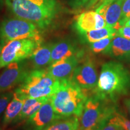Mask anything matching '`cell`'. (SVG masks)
<instances>
[{
    "label": "cell",
    "mask_w": 130,
    "mask_h": 130,
    "mask_svg": "<svg viewBox=\"0 0 130 130\" xmlns=\"http://www.w3.org/2000/svg\"><path fill=\"white\" fill-rule=\"evenodd\" d=\"M13 92H4L0 93V116L4 113L8 104L12 99Z\"/></svg>",
    "instance_id": "cb8c5ba5"
},
{
    "label": "cell",
    "mask_w": 130,
    "mask_h": 130,
    "mask_svg": "<svg viewBox=\"0 0 130 130\" xmlns=\"http://www.w3.org/2000/svg\"><path fill=\"white\" fill-rule=\"evenodd\" d=\"M90 0H68L69 6L73 10H78L84 7Z\"/></svg>",
    "instance_id": "d4e9b609"
},
{
    "label": "cell",
    "mask_w": 130,
    "mask_h": 130,
    "mask_svg": "<svg viewBox=\"0 0 130 130\" xmlns=\"http://www.w3.org/2000/svg\"><path fill=\"white\" fill-rule=\"evenodd\" d=\"M116 36L130 39V26H123L117 31Z\"/></svg>",
    "instance_id": "484cf974"
},
{
    "label": "cell",
    "mask_w": 130,
    "mask_h": 130,
    "mask_svg": "<svg viewBox=\"0 0 130 130\" xmlns=\"http://www.w3.org/2000/svg\"><path fill=\"white\" fill-rule=\"evenodd\" d=\"M109 122L118 125L123 129L130 130V120L118 111H116L114 116L110 119Z\"/></svg>",
    "instance_id": "7402d4cb"
},
{
    "label": "cell",
    "mask_w": 130,
    "mask_h": 130,
    "mask_svg": "<svg viewBox=\"0 0 130 130\" xmlns=\"http://www.w3.org/2000/svg\"><path fill=\"white\" fill-rule=\"evenodd\" d=\"M123 0H116L114 2L102 7H98L95 11L105 19L107 25L116 31L121 28L119 21L122 15V6Z\"/></svg>",
    "instance_id": "4fadbf2b"
},
{
    "label": "cell",
    "mask_w": 130,
    "mask_h": 130,
    "mask_svg": "<svg viewBox=\"0 0 130 130\" xmlns=\"http://www.w3.org/2000/svg\"><path fill=\"white\" fill-rule=\"evenodd\" d=\"M130 18V0H123L122 6V15L119 21L121 27L125 25L128 19Z\"/></svg>",
    "instance_id": "603a6c76"
},
{
    "label": "cell",
    "mask_w": 130,
    "mask_h": 130,
    "mask_svg": "<svg viewBox=\"0 0 130 130\" xmlns=\"http://www.w3.org/2000/svg\"><path fill=\"white\" fill-rule=\"evenodd\" d=\"M107 26L102 16L96 11L87 10L79 14L76 18L74 27L78 34L98 30Z\"/></svg>",
    "instance_id": "7c38bea8"
},
{
    "label": "cell",
    "mask_w": 130,
    "mask_h": 130,
    "mask_svg": "<svg viewBox=\"0 0 130 130\" xmlns=\"http://www.w3.org/2000/svg\"><path fill=\"white\" fill-rule=\"evenodd\" d=\"M130 91V72L122 63L111 61L102 65L95 93L116 102Z\"/></svg>",
    "instance_id": "7a4b0ae2"
},
{
    "label": "cell",
    "mask_w": 130,
    "mask_h": 130,
    "mask_svg": "<svg viewBox=\"0 0 130 130\" xmlns=\"http://www.w3.org/2000/svg\"><path fill=\"white\" fill-rule=\"evenodd\" d=\"M87 98L83 90L71 79L60 81L58 90L51 96L54 109L61 117L79 118Z\"/></svg>",
    "instance_id": "3957f363"
},
{
    "label": "cell",
    "mask_w": 130,
    "mask_h": 130,
    "mask_svg": "<svg viewBox=\"0 0 130 130\" xmlns=\"http://www.w3.org/2000/svg\"><path fill=\"white\" fill-rule=\"evenodd\" d=\"M80 57L81 56H74L60 60L50 64L47 71L51 77L59 81L71 79L79 64Z\"/></svg>",
    "instance_id": "8fae6325"
},
{
    "label": "cell",
    "mask_w": 130,
    "mask_h": 130,
    "mask_svg": "<svg viewBox=\"0 0 130 130\" xmlns=\"http://www.w3.org/2000/svg\"><path fill=\"white\" fill-rule=\"evenodd\" d=\"M39 28L35 24L15 17L0 22V40L6 43L23 39H41Z\"/></svg>",
    "instance_id": "8992f818"
},
{
    "label": "cell",
    "mask_w": 130,
    "mask_h": 130,
    "mask_svg": "<svg viewBox=\"0 0 130 130\" xmlns=\"http://www.w3.org/2000/svg\"><path fill=\"white\" fill-rule=\"evenodd\" d=\"M0 130H2V129H1V127H0Z\"/></svg>",
    "instance_id": "d590c367"
},
{
    "label": "cell",
    "mask_w": 130,
    "mask_h": 130,
    "mask_svg": "<svg viewBox=\"0 0 130 130\" xmlns=\"http://www.w3.org/2000/svg\"><path fill=\"white\" fill-rule=\"evenodd\" d=\"M115 37H109L102 39L98 41L90 43V50L93 53L98 54L102 53H104L110 46V43Z\"/></svg>",
    "instance_id": "44dd1931"
},
{
    "label": "cell",
    "mask_w": 130,
    "mask_h": 130,
    "mask_svg": "<svg viewBox=\"0 0 130 130\" xmlns=\"http://www.w3.org/2000/svg\"><path fill=\"white\" fill-rule=\"evenodd\" d=\"M79 128V117L74 115L59 119L44 130H78Z\"/></svg>",
    "instance_id": "ffe728a7"
},
{
    "label": "cell",
    "mask_w": 130,
    "mask_h": 130,
    "mask_svg": "<svg viewBox=\"0 0 130 130\" xmlns=\"http://www.w3.org/2000/svg\"><path fill=\"white\" fill-rule=\"evenodd\" d=\"M78 130H81V129H80V128H79V129H78Z\"/></svg>",
    "instance_id": "836d02e7"
},
{
    "label": "cell",
    "mask_w": 130,
    "mask_h": 130,
    "mask_svg": "<svg viewBox=\"0 0 130 130\" xmlns=\"http://www.w3.org/2000/svg\"><path fill=\"white\" fill-rule=\"evenodd\" d=\"M124 26H130V18L126 21V22Z\"/></svg>",
    "instance_id": "1f68e13d"
},
{
    "label": "cell",
    "mask_w": 130,
    "mask_h": 130,
    "mask_svg": "<svg viewBox=\"0 0 130 130\" xmlns=\"http://www.w3.org/2000/svg\"><path fill=\"white\" fill-rule=\"evenodd\" d=\"M117 111L115 102L95 93L87 98L79 117L81 130H101Z\"/></svg>",
    "instance_id": "277c9868"
},
{
    "label": "cell",
    "mask_w": 130,
    "mask_h": 130,
    "mask_svg": "<svg viewBox=\"0 0 130 130\" xmlns=\"http://www.w3.org/2000/svg\"><path fill=\"white\" fill-rule=\"evenodd\" d=\"M6 44V43H5V42H4L3 41H1V40H0V56H1V52H2L3 47H4V46Z\"/></svg>",
    "instance_id": "4dcf8cb0"
},
{
    "label": "cell",
    "mask_w": 130,
    "mask_h": 130,
    "mask_svg": "<svg viewBox=\"0 0 130 130\" xmlns=\"http://www.w3.org/2000/svg\"><path fill=\"white\" fill-rule=\"evenodd\" d=\"M49 98H27L24 101L23 107L19 113L17 120L29 119L47 100Z\"/></svg>",
    "instance_id": "ac0fdd59"
},
{
    "label": "cell",
    "mask_w": 130,
    "mask_h": 130,
    "mask_svg": "<svg viewBox=\"0 0 130 130\" xmlns=\"http://www.w3.org/2000/svg\"><path fill=\"white\" fill-rule=\"evenodd\" d=\"M25 99L17 91H14L12 99L8 104L3 115L2 122L4 125H8L13 122L16 121Z\"/></svg>",
    "instance_id": "2e32d148"
},
{
    "label": "cell",
    "mask_w": 130,
    "mask_h": 130,
    "mask_svg": "<svg viewBox=\"0 0 130 130\" xmlns=\"http://www.w3.org/2000/svg\"><path fill=\"white\" fill-rule=\"evenodd\" d=\"M60 86V81L51 77L47 69H36L28 72L15 90L25 98H50Z\"/></svg>",
    "instance_id": "5b68a950"
},
{
    "label": "cell",
    "mask_w": 130,
    "mask_h": 130,
    "mask_svg": "<svg viewBox=\"0 0 130 130\" xmlns=\"http://www.w3.org/2000/svg\"><path fill=\"white\" fill-rule=\"evenodd\" d=\"M117 31L115 29L107 25L105 27L98 30L79 33V35L83 41L91 43L107 37H115Z\"/></svg>",
    "instance_id": "d6986e66"
},
{
    "label": "cell",
    "mask_w": 130,
    "mask_h": 130,
    "mask_svg": "<svg viewBox=\"0 0 130 130\" xmlns=\"http://www.w3.org/2000/svg\"><path fill=\"white\" fill-rule=\"evenodd\" d=\"M100 1L101 0H90L84 7L86 10H88L91 9H95L98 4Z\"/></svg>",
    "instance_id": "4316f807"
},
{
    "label": "cell",
    "mask_w": 130,
    "mask_h": 130,
    "mask_svg": "<svg viewBox=\"0 0 130 130\" xmlns=\"http://www.w3.org/2000/svg\"><path fill=\"white\" fill-rule=\"evenodd\" d=\"M81 52L78 51L75 45L69 40H61L53 44L51 52V64L60 60L70 57L82 56Z\"/></svg>",
    "instance_id": "9a60e30c"
},
{
    "label": "cell",
    "mask_w": 130,
    "mask_h": 130,
    "mask_svg": "<svg viewBox=\"0 0 130 130\" xmlns=\"http://www.w3.org/2000/svg\"><path fill=\"white\" fill-rule=\"evenodd\" d=\"M42 42L41 38L16 39L7 42L3 47L0 56V69L11 63L21 62L30 58Z\"/></svg>",
    "instance_id": "52a82bcc"
},
{
    "label": "cell",
    "mask_w": 130,
    "mask_h": 130,
    "mask_svg": "<svg viewBox=\"0 0 130 130\" xmlns=\"http://www.w3.org/2000/svg\"><path fill=\"white\" fill-rule=\"evenodd\" d=\"M121 130H125V129H122H122H121Z\"/></svg>",
    "instance_id": "e575fe53"
},
{
    "label": "cell",
    "mask_w": 130,
    "mask_h": 130,
    "mask_svg": "<svg viewBox=\"0 0 130 130\" xmlns=\"http://www.w3.org/2000/svg\"><path fill=\"white\" fill-rule=\"evenodd\" d=\"M53 43L40 44L37 46L30 58L36 69H42L48 65L51 64V52L53 46Z\"/></svg>",
    "instance_id": "e0dca14e"
},
{
    "label": "cell",
    "mask_w": 130,
    "mask_h": 130,
    "mask_svg": "<svg viewBox=\"0 0 130 130\" xmlns=\"http://www.w3.org/2000/svg\"><path fill=\"white\" fill-rule=\"evenodd\" d=\"M3 4V0H0V7L1 6V5Z\"/></svg>",
    "instance_id": "d6a6232c"
},
{
    "label": "cell",
    "mask_w": 130,
    "mask_h": 130,
    "mask_svg": "<svg viewBox=\"0 0 130 130\" xmlns=\"http://www.w3.org/2000/svg\"><path fill=\"white\" fill-rule=\"evenodd\" d=\"M71 79L84 90L95 89L98 80L93 61L91 59H87L81 64L78 65Z\"/></svg>",
    "instance_id": "ba28073f"
},
{
    "label": "cell",
    "mask_w": 130,
    "mask_h": 130,
    "mask_svg": "<svg viewBox=\"0 0 130 130\" xmlns=\"http://www.w3.org/2000/svg\"><path fill=\"white\" fill-rule=\"evenodd\" d=\"M122 128L118 125L108 122V123L101 130H121Z\"/></svg>",
    "instance_id": "83f0119b"
},
{
    "label": "cell",
    "mask_w": 130,
    "mask_h": 130,
    "mask_svg": "<svg viewBox=\"0 0 130 130\" xmlns=\"http://www.w3.org/2000/svg\"><path fill=\"white\" fill-rule=\"evenodd\" d=\"M118 60H130V39L116 36L104 53Z\"/></svg>",
    "instance_id": "5bb4252c"
},
{
    "label": "cell",
    "mask_w": 130,
    "mask_h": 130,
    "mask_svg": "<svg viewBox=\"0 0 130 130\" xmlns=\"http://www.w3.org/2000/svg\"><path fill=\"white\" fill-rule=\"evenodd\" d=\"M64 118L56 113L54 109L51 97L42 105L28 120V124L35 130L46 129L59 119Z\"/></svg>",
    "instance_id": "30bf717a"
},
{
    "label": "cell",
    "mask_w": 130,
    "mask_h": 130,
    "mask_svg": "<svg viewBox=\"0 0 130 130\" xmlns=\"http://www.w3.org/2000/svg\"><path fill=\"white\" fill-rule=\"evenodd\" d=\"M115 1H116V0H101L96 6V9H97L98 7H102L108 6V5L114 2Z\"/></svg>",
    "instance_id": "f1b7e54d"
},
{
    "label": "cell",
    "mask_w": 130,
    "mask_h": 130,
    "mask_svg": "<svg viewBox=\"0 0 130 130\" xmlns=\"http://www.w3.org/2000/svg\"><path fill=\"white\" fill-rule=\"evenodd\" d=\"M4 3L15 17L32 22L40 30L50 27L62 10L57 0H4Z\"/></svg>",
    "instance_id": "6da1fadb"
},
{
    "label": "cell",
    "mask_w": 130,
    "mask_h": 130,
    "mask_svg": "<svg viewBox=\"0 0 130 130\" xmlns=\"http://www.w3.org/2000/svg\"><path fill=\"white\" fill-rule=\"evenodd\" d=\"M123 104H124L126 110L130 115V98H126L123 101Z\"/></svg>",
    "instance_id": "f546056e"
},
{
    "label": "cell",
    "mask_w": 130,
    "mask_h": 130,
    "mask_svg": "<svg viewBox=\"0 0 130 130\" xmlns=\"http://www.w3.org/2000/svg\"><path fill=\"white\" fill-rule=\"evenodd\" d=\"M28 72L20 62H13L6 66L0 74V92H4L21 83Z\"/></svg>",
    "instance_id": "9c48e42d"
}]
</instances>
